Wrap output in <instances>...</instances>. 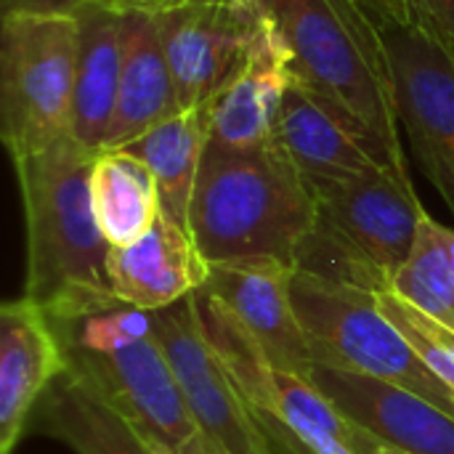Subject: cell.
<instances>
[{
  "label": "cell",
  "mask_w": 454,
  "mask_h": 454,
  "mask_svg": "<svg viewBox=\"0 0 454 454\" xmlns=\"http://www.w3.org/2000/svg\"><path fill=\"white\" fill-rule=\"evenodd\" d=\"M93 152L64 136L45 149L16 157L24 226L27 290L51 322L77 319L120 306L109 279V250L93 210Z\"/></svg>",
  "instance_id": "6da1fadb"
},
{
  "label": "cell",
  "mask_w": 454,
  "mask_h": 454,
  "mask_svg": "<svg viewBox=\"0 0 454 454\" xmlns=\"http://www.w3.org/2000/svg\"><path fill=\"white\" fill-rule=\"evenodd\" d=\"M295 85L335 112L383 165L410 173L383 29L362 0H258Z\"/></svg>",
  "instance_id": "7a4b0ae2"
},
{
  "label": "cell",
  "mask_w": 454,
  "mask_h": 454,
  "mask_svg": "<svg viewBox=\"0 0 454 454\" xmlns=\"http://www.w3.org/2000/svg\"><path fill=\"white\" fill-rule=\"evenodd\" d=\"M314 197L285 149L207 144L192 194L189 231L207 263L295 255L314 226Z\"/></svg>",
  "instance_id": "3957f363"
},
{
  "label": "cell",
  "mask_w": 454,
  "mask_h": 454,
  "mask_svg": "<svg viewBox=\"0 0 454 454\" xmlns=\"http://www.w3.org/2000/svg\"><path fill=\"white\" fill-rule=\"evenodd\" d=\"M309 189L317 215L295 269L372 293L391 290L426 215L410 173L375 168L348 178L311 181Z\"/></svg>",
  "instance_id": "277c9868"
},
{
  "label": "cell",
  "mask_w": 454,
  "mask_h": 454,
  "mask_svg": "<svg viewBox=\"0 0 454 454\" xmlns=\"http://www.w3.org/2000/svg\"><path fill=\"white\" fill-rule=\"evenodd\" d=\"M293 306L317 364L394 383L454 418V394L418 359L378 293L295 269Z\"/></svg>",
  "instance_id": "5b68a950"
},
{
  "label": "cell",
  "mask_w": 454,
  "mask_h": 454,
  "mask_svg": "<svg viewBox=\"0 0 454 454\" xmlns=\"http://www.w3.org/2000/svg\"><path fill=\"white\" fill-rule=\"evenodd\" d=\"M74 61V16H0V136L11 160L69 136Z\"/></svg>",
  "instance_id": "8992f818"
},
{
  "label": "cell",
  "mask_w": 454,
  "mask_h": 454,
  "mask_svg": "<svg viewBox=\"0 0 454 454\" xmlns=\"http://www.w3.org/2000/svg\"><path fill=\"white\" fill-rule=\"evenodd\" d=\"M402 130L454 215V56L418 24H380Z\"/></svg>",
  "instance_id": "52a82bcc"
},
{
  "label": "cell",
  "mask_w": 454,
  "mask_h": 454,
  "mask_svg": "<svg viewBox=\"0 0 454 454\" xmlns=\"http://www.w3.org/2000/svg\"><path fill=\"white\" fill-rule=\"evenodd\" d=\"M154 338L202 436L226 454H274L234 380L207 346L192 295L170 309L154 311Z\"/></svg>",
  "instance_id": "ba28073f"
},
{
  "label": "cell",
  "mask_w": 454,
  "mask_h": 454,
  "mask_svg": "<svg viewBox=\"0 0 454 454\" xmlns=\"http://www.w3.org/2000/svg\"><path fill=\"white\" fill-rule=\"evenodd\" d=\"M64 354L67 370L90 383L157 450L178 454L200 436L181 386L154 335L112 354Z\"/></svg>",
  "instance_id": "9c48e42d"
},
{
  "label": "cell",
  "mask_w": 454,
  "mask_h": 454,
  "mask_svg": "<svg viewBox=\"0 0 454 454\" xmlns=\"http://www.w3.org/2000/svg\"><path fill=\"white\" fill-rule=\"evenodd\" d=\"M266 13L242 5H173L160 13L162 43L181 109L207 106L242 64Z\"/></svg>",
  "instance_id": "30bf717a"
},
{
  "label": "cell",
  "mask_w": 454,
  "mask_h": 454,
  "mask_svg": "<svg viewBox=\"0 0 454 454\" xmlns=\"http://www.w3.org/2000/svg\"><path fill=\"white\" fill-rule=\"evenodd\" d=\"M295 266L279 258L210 263L205 290L213 293L261 343L282 372L311 378L317 362L293 306Z\"/></svg>",
  "instance_id": "8fae6325"
},
{
  "label": "cell",
  "mask_w": 454,
  "mask_h": 454,
  "mask_svg": "<svg viewBox=\"0 0 454 454\" xmlns=\"http://www.w3.org/2000/svg\"><path fill=\"white\" fill-rule=\"evenodd\" d=\"M293 82L290 51L266 16L237 72L207 104V144L221 149H263L274 144L277 117Z\"/></svg>",
  "instance_id": "7c38bea8"
},
{
  "label": "cell",
  "mask_w": 454,
  "mask_h": 454,
  "mask_svg": "<svg viewBox=\"0 0 454 454\" xmlns=\"http://www.w3.org/2000/svg\"><path fill=\"white\" fill-rule=\"evenodd\" d=\"M351 423L407 454H454V418L394 383L317 364L309 378Z\"/></svg>",
  "instance_id": "4fadbf2b"
},
{
  "label": "cell",
  "mask_w": 454,
  "mask_h": 454,
  "mask_svg": "<svg viewBox=\"0 0 454 454\" xmlns=\"http://www.w3.org/2000/svg\"><path fill=\"white\" fill-rule=\"evenodd\" d=\"M67 370L61 338L32 298L0 306V454L13 447L29 428L32 412L51 383Z\"/></svg>",
  "instance_id": "5bb4252c"
},
{
  "label": "cell",
  "mask_w": 454,
  "mask_h": 454,
  "mask_svg": "<svg viewBox=\"0 0 454 454\" xmlns=\"http://www.w3.org/2000/svg\"><path fill=\"white\" fill-rule=\"evenodd\" d=\"M207 274L210 263L189 229L162 213L138 242L109 250V279L117 301L152 314L194 295L205 287Z\"/></svg>",
  "instance_id": "9a60e30c"
},
{
  "label": "cell",
  "mask_w": 454,
  "mask_h": 454,
  "mask_svg": "<svg viewBox=\"0 0 454 454\" xmlns=\"http://www.w3.org/2000/svg\"><path fill=\"white\" fill-rule=\"evenodd\" d=\"M74 101L69 136L93 152H104L120 93L125 13L109 5H90L77 16Z\"/></svg>",
  "instance_id": "2e32d148"
},
{
  "label": "cell",
  "mask_w": 454,
  "mask_h": 454,
  "mask_svg": "<svg viewBox=\"0 0 454 454\" xmlns=\"http://www.w3.org/2000/svg\"><path fill=\"white\" fill-rule=\"evenodd\" d=\"M176 112H181V104L162 43L160 13H125L120 93L104 152L122 149Z\"/></svg>",
  "instance_id": "e0dca14e"
},
{
  "label": "cell",
  "mask_w": 454,
  "mask_h": 454,
  "mask_svg": "<svg viewBox=\"0 0 454 454\" xmlns=\"http://www.w3.org/2000/svg\"><path fill=\"white\" fill-rule=\"evenodd\" d=\"M74 454H160V450L90 383L64 370L37 402L29 428Z\"/></svg>",
  "instance_id": "ac0fdd59"
},
{
  "label": "cell",
  "mask_w": 454,
  "mask_h": 454,
  "mask_svg": "<svg viewBox=\"0 0 454 454\" xmlns=\"http://www.w3.org/2000/svg\"><path fill=\"white\" fill-rule=\"evenodd\" d=\"M274 141L295 162L306 184L388 168L335 112H330L295 82L279 109Z\"/></svg>",
  "instance_id": "d6986e66"
},
{
  "label": "cell",
  "mask_w": 454,
  "mask_h": 454,
  "mask_svg": "<svg viewBox=\"0 0 454 454\" xmlns=\"http://www.w3.org/2000/svg\"><path fill=\"white\" fill-rule=\"evenodd\" d=\"M207 138L210 106H194L176 112L173 117L162 120L160 125L122 146V152L133 154L152 170L160 192L162 215L184 229H189L192 194Z\"/></svg>",
  "instance_id": "ffe728a7"
},
{
  "label": "cell",
  "mask_w": 454,
  "mask_h": 454,
  "mask_svg": "<svg viewBox=\"0 0 454 454\" xmlns=\"http://www.w3.org/2000/svg\"><path fill=\"white\" fill-rule=\"evenodd\" d=\"M90 192L96 221L112 247L138 242L162 213L152 170L122 149H106L96 157Z\"/></svg>",
  "instance_id": "44dd1931"
},
{
  "label": "cell",
  "mask_w": 454,
  "mask_h": 454,
  "mask_svg": "<svg viewBox=\"0 0 454 454\" xmlns=\"http://www.w3.org/2000/svg\"><path fill=\"white\" fill-rule=\"evenodd\" d=\"M394 293L454 330V266L450 255V229L428 213L420 221L415 247L396 271Z\"/></svg>",
  "instance_id": "7402d4cb"
},
{
  "label": "cell",
  "mask_w": 454,
  "mask_h": 454,
  "mask_svg": "<svg viewBox=\"0 0 454 454\" xmlns=\"http://www.w3.org/2000/svg\"><path fill=\"white\" fill-rule=\"evenodd\" d=\"M64 351L112 354L154 335V314L133 306H112L77 319L53 322Z\"/></svg>",
  "instance_id": "603a6c76"
},
{
  "label": "cell",
  "mask_w": 454,
  "mask_h": 454,
  "mask_svg": "<svg viewBox=\"0 0 454 454\" xmlns=\"http://www.w3.org/2000/svg\"><path fill=\"white\" fill-rule=\"evenodd\" d=\"M380 309L407 338L418 359L454 394V330L444 327L394 290L378 293Z\"/></svg>",
  "instance_id": "cb8c5ba5"
},
{
  "label": "cell",
  "mask_w": 454,
  "mask_h": 454,
  "mask_svg": "<svg viewBox=\"0 0 454 454\" xmlns=\"http://www.w3.org/2000/svg\"><path fill=\"white\" fill-rule=\"evenodd\" d=\"M412 24L454 56V0H410Z\"/></svg>",
  "instance_id": "d4e9b609"
},
{
  "label": "cell",
  "mask_w": 454,
  "mask_h": 454,
  "mask_svg": "<svg viewBox=\"0 0 454 454\" xmlns=\"http://www.w3.org/2000/svg\"><path fill=\"white\" fill-rule=\"evenodd\" d=\"M104 0H0V16L37 13V16H77L80 11Z\"/></svg>",
  "instance_id": "484cf974"
},
{
  "label": "cell",
  "mask_w": 454,
  "mask_h": 454,
  "mask_svg": "<svg viewBox=\"0 0 454 454\" xmlns=\"http://www.w3.org/2000/svg\"><path fill=\"white\" fill-rule=\"evenodd\" d=\"M378 24H412L410 0H362Z\"/></svg>",
  "instance_id": "4316f807"
},
{
  "label": "cell",
  "mask_w": 454,
  "mask_h": 454,
  "mask_svg": "<svg viewBox=\"0 0 454 454\" xmlns=\"http://www.w3.org/2000/svg\"><path fill=\"white\" fill-rule=\"evenodd\" d=\"M348 447H351L356 454H407V452H402L399 447H394V444L383 442V439H380V436H375L372 431H367V428L356 426V423H351Z\"/></svg>",
  "instance_id": "83f0119b"
},
{
  "label": "cell",
  "mask_w": 454,
  "mask_h": 454,
  "mask_svg": "<svg viewBox=\"0 0 454 454\" xmlns=\"http://www.w3.org/2000/svg\"><path fill=\"white\" fill-rule=\"evenodd\" d=\"M101 5H109L120 13H162L173 8V0H104Z\"/></svg>",
  "instance_id": "f1b7e54d"
},
{
  "label": "cell",
  "mask_w": 454,
  "mask_h": 454,
  "mask_svg": "<svg viewBox=\"0 0 454 454\" xmlns=\"http://www.w3.org/2000/svg\"><path fill=\"white\" fill-rule=\"evenodd\" d=\"M178 454H226V452H223L215 442H210L207 436H202V434H200V436H194V439H192V442H189V444H186V447H184Z\"/></svg>",
  "instance_id": "f546056e"
},
{
  "label": "cell",
  "mask_w": 454,
  "mask_h": 454,
  "mask_svg": "<svg viewBox=\"0 0 454 454\" xmlns=\"http://www.w3.org/2000/svg\"><path fill=\"white\" fill-rule=\"evenodd\" d=\"M253 0H173V5H242Z\"/></svg>",
  "instance_id": "4dcf8cb0"
},
{
  "label": "cell",
  "mask_w": 454,
  "mask_h": 454,
  "mask_svg": "<svg viewBox=\"0 0 454 454\" xmlns=\"http://www.w3.org/2000/svg\"><path fill=\"white\" fill-rule=\"evenodd\" d=\"M450 255H452V266H454V229H450Z\"/></svg>",
  "instance_id": "1f68e13d"
},
{
  "label": "cell",
  "mask_w": 454,
  "mask_h": 454,
  "mask_svg": "<svg viewBox=\"0 0 454 454\" xmlns=\"http://www.w3.org/2000/svg\"><path fill=\"white\" fill-rule=\"evenodd\" d=\"M160 454H170V452H162V450H160Z\"/></svg>",
  "instance_id": "d6a6232c"
}]
</instances>
